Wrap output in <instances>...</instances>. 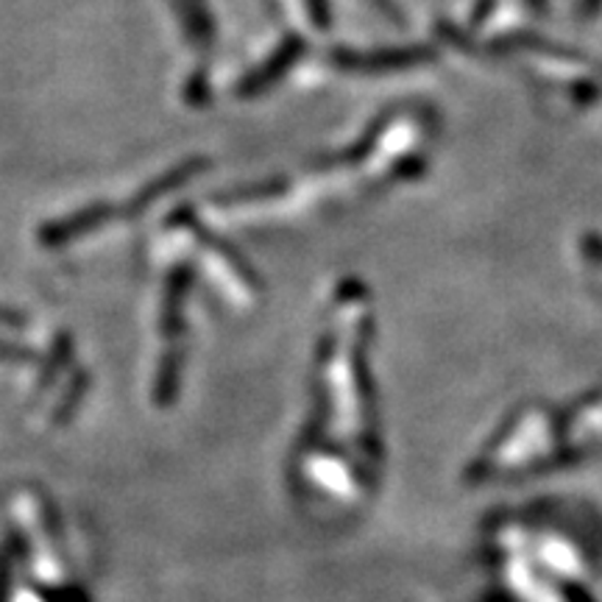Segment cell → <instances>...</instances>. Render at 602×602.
<instances>
[{
    "instance_id": "1",
    "label": "cell",
    "mask_w": 602,
    "mask_h": 602,
    "mask_svg": "<svg viewBox=\"0 0 602 602\" xmlns=\"http://www.w3.org/2000/svg\"><path fill=\"white\" fill-rule=\"evenodd\" d=\"M117 218V210L112 204H90L81 206V210L64 215V218L51 221L42 229L37 231V240L46 249H59L64 243H73V240L84 238V235H92V231L110 226Z\"/></svg>"
},
{
    "instance_id": "2",
    "label": "cell",
    "mask_w": 602,
    "mask_h": 602,
    "mask_svg": "<svg viewBox=\"0 0 602 602\" xmlns=\"http://www.w3.org/2000/svg\"><path fill=\"white\" fill-rule=\"evenodd\" d=\"M301 53H304V39H301L299 34H290V37H285L283 46L274 51V57L265 59L263 64H256L249 76L240 78L238 87H235V96L254 98V96H260V92H265L271 84L279 81V78H283L285 73H288L296 62H299Z\"/></svg>"
},
{
    "instance_id": "3",
    "label": "cell",
    "mask_w": 602,
    "mask_h": 602,
    "mask_svg": "<svg viewBox=\"0 0 602 602\" xmlns=\"http://www.w3.org/2000/svg\"><path fill=\"white\" fill-rule=\"evenodd\" d=\"M206 167H210V160H204V156H192V160L171 167L167 174H162L160 179H154V181H148V185L137 192L135 199H131V204H128L126 215H135L137 218V215H142L148 206H154L156 201L165 199L167 192L179 190V187H185L190 179H196L199 174H204Z\"/></svg>"
},
{
    "instance_id": "4",
    "label": "cell",
    "mask_w": 602,
    "mask_h": 602,
    "mask_svg": "<svg viewBox=\"0 0 602 602\" xmlns=\"http://www.w3.org/2000/svg\"><path fill=\"white\" fill-rule=\"evenodd\" d=\"M171 3L185 17V32L196 42V48H210L215 28H212V17L206 12L204 0H171Z\"/></svg>"
},
{
    "instance_id": "5",
    "label": "cell",
    "mask_w": 602,
    "mask_h": 602,
    "mask_svg": "<svg viewBox=\"0 0 602 602\" xmlns=\"http://www.w3.org/2000/svg\"><path fill=\"white\" fill-rule=\"evenodd\" d=\"M285 190V181H263V185H251V187H238L231 192H221L218 206H238V204H254V201H265L276 192Z\"/></svg>"
},
{
    "instance_id": "6",
    "label": "cell",
    "mask_w": 602,
    "mask_h": 602,
    "mask_svg": "<svg viewBox=\"0 0 602 602\" xmlns=\"http://www.w3.org/2000/svg\"><path fill=\"white\" fill-rule=\"evenodd\" d=\"M187 103H192V106H199V103H206V98H210V84H206V73L199 71L196 76L187 81V92H185Z\"/></svg>"
},
{
    "instance_id": "7",
    "label": "cell",
    "mask_w": 602,
    "mask_h": 602,
    "mask_svg": "<svg viewBox=\"0 0 602 602\" xmlns=\"http://www.w3.org/2000/svg\"><path fill=\"white\" fill-rule=\"evenodd\" d=\"M308 3V14L310 20H313L318 28H327L329 26V9H327V0H304Z\"/></svg>"
}]
</instances>
